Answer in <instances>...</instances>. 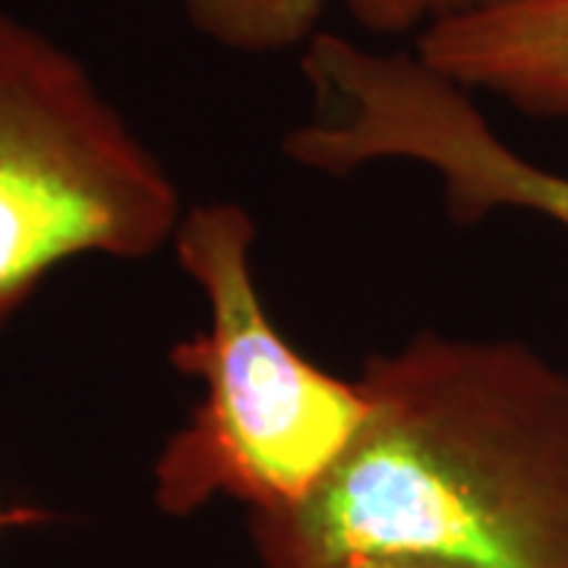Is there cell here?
<instances>
[{
	"label": "cell",
	"instance_id": "ba28073f",
	"mask_svg": "<svg viewBox=\"0 0 568 568\" xmlns=\"http://www.w3.org/2000/svg\"><path fill=\"white\" fill-rule=\"evenodd\" d=\"M316 568H448L439 562H424V559H347V562H332V566Z\"/></svg>",
	"mask_w": 568,
	"mask_h": 568
},
{
	"label": "cell",
	"instance_id": "8992f818",
	"mask_svg": "<svg viewBox=\"0 0 568 568\" xmlns=\"http://www.w3.org/2000/svg\"><path fill=\"white\" fill-rule=\"evenodd\" d=\"M186 22L234 54H282L320 32L328 0H181Z\"/></svg>",
	"mask_w": 568,
	"mask_h": 568
},
{
	"label": "cell",
	"instance_id": "6da1fadb",
	"mask_svg": "<svg viewBox=\"0 0 568 568\" xmlns=\"http://www.w3.org/2000/svg\"><path fill=\"white\" fill-rule=\"evenodd\" d=\"M361 436L306 503L246 515L260 568L424 559L568 568V373L424 328L361 369Z\"/></svg>",
	"mask_w": 568,
	"mask_h": 568
},
{
	"label": "cell",
	"instance_id": "5b68a950",
	"mask_svg": "<svg viewBox=\"0 0 568 568\" xmlns=\"http://www.w3.org/2000/svg\"><path fill=\"white\" fill-rule=\"evenodd\" d=\"M414 51L448 80L528 118H568V0H487L426 26Z\"/></svg>",
	"mask_w": 568,
	"mask_h": 568
},
{
	"label": "cell",
	"instance_id": "52a82bcc",
	"mask_svg": "<svg viewBox=\"0 0 568 568\" xmlns=\"http://www.w3.org/2000/svg\"><path fill=\"white\" fill-rule=\"evenodd\" d=\"M487 0H342L347 17L369 36L398 39V36H420L426 26L467 13Z\"/></svg>",
	"mask_w": 568,
	"mask_h": 568
},
{
	"label": "cell",
	"instance_id": "9c48e42d",
	"mask_svg": "<svg viewBox=\"0 0 568 568\" xmlns=\"http://www.w3.org/2000/svg\"><path fill=\"white\" fill-rule=\"evenodd\" d=\"M39 521H48V515H44V511H36V508L0 506V534L10 528H22V525H39Z\"/></svg>",
	"mask_w": 568,
	"mask_h": 568
},
{
	"label": "cell",
	"instance_id": "277c9868",
	"mask_svg": "<svg viewBox=\"0 0 568 568\" xmlns=\"http://www.w3.org/2000/svg\"><path fill=\"white\" fill-rule=\"evenodd\" d=\"M310 114L284 136L294 164L325 178L405 162L443 186L455 224L493 212H530L568 227V174L530 162L487 121L474 92L410 48L379 51L338 32L301 48Z\"/></svg>",
	"mask_w": 568,
	"mask_h": 568
},
{
	"label": "cell",
	"instance_id": "7a4b0ae2",
	"mask_svg": "<svg viewBox=\"0 0 568 568\" xmlns=\"http://www.w3.org/2000/svg\"><path fill=\"white\" fill-rule=\"evenodd\" d=\"M260 224L234 200L186 205L171 250L205 301V325L171 347L178 373L203 386L152 462V503L190 518L215 499L246 515L306 503L342 465L369 417L361 379L316 366L263 304L253 246Z\"/></svg>",
	"mask_w": 568,
	"mask_h": 568
},
{
	"label": "cell",
	"instance_id": "3957f363",
	"mask_svg": "<svg viewBox=\"0 0 568 568\" xmlns=\"http://www.w3.org/2000/svg\"><path fill=\"white\" fill-rule=\"evenodd\" d=\"M183 212L174 174L92 70L0 10V332L61 265L159 256Z\"/></svg>",
	"mask_w": 568,
	"mask_h": 568
}]
</instances>
